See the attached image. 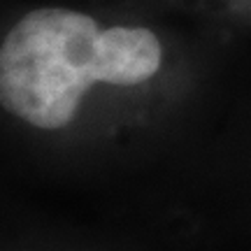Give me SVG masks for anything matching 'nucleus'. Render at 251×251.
Masks as SVG:
<instances>
[{
    "label": "nucleus",
    "instance_id": "obj_1",
    "mask_svg": "<svg viewBox=\"0 0 251 251\" xmlns=\"http://www.w3.org/2000/svg\"><path fill=\"white\" fill-rule=\"evenodd\" d=\"M163 49L147 28H109L81 12L35 9L0 45V105L26 124H70L89 86H135L156 75Z\"/></svg>",
    "mask_w": 251,
    "mask_h": 251
}]
</instances>
